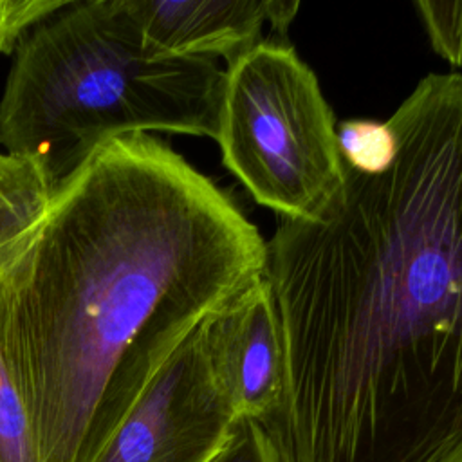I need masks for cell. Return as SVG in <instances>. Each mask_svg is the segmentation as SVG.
Listing matches in <instances>:
<instances>
[{
  "label": "cell",
  "instance_id": "cell-1",
  "mask_svg": "<svg viewBox=\"0 0 462 462\" xmlns=\"http://www.w3.org/2000/svg\"><path fill=\"white\" fill-rule=\"evenodd\" d=\"M388 123V170L345 166L265 242L285 383L258 424L280 462H462V74Z\"/></svg>",
  "mask_w": 462,
  "mask_h": 462
},
{
  "label": "cell",
  "instance_id": "cell-2",
  "mask_svg": "<svg viewBox=\"0 0 462 462\" xmlns=\"http://www.w3.org/2000/svg\"><path fill=\"white\" fill-rule=\"evenodd\" d=\"M263 269L256 226L168 143L99 146L0 278L40 462H88L175 348Z\"/></svg>",
  "mask_w": 462,
  "mask_h": 462
},
{
  "label": "cell",
  "instance_id": "cell-3",
  "mask_svg": "<svg viewBox=\"0 0 462 462\" xmlns=\"http://www.w3.org/2000/svg\"><path fill=\"white\" fill-rule=\"evenodd\" d=\"M224 70L153 54L125 0H72L16 51L0 97V144L60 186L130 134L217 135Z\"/></svg>",
  "mask_w": 462,
  "mask_h": 462
},
{
  "label": "cell",
  "instance_id": "cell-4",
  "mask_svg": "<svg viewBox=\"0 0 462 462\" xmlns=\"http://www.w3.org/2000/svg\"><path fill=\"white\" fill-rule=\"evenodd\" d=\"M215 141L222 164L280 218L316 215L345 180L334 112L282 38L267 36L227 63Z\"/></svg>",
  "mask_w": 462,
  "mask_h": 462
},
{
  "label": "cell",
  "instance_id": "cell-5",
  "mask_svg": "<svg viewBox=\"0 0 462 462\" xmlns=\"http://www.w3.org/2000/svg\"><path fill=\"white\" fill-rule=\"evenodd\" d=\"M206 319L144 384L88 462H209L224 446L238 417L215 377Z\"/></svg>",
  "mask_w": 462,
  "mask_h": 462
},
{
  "label": "cell",
  "instance_id": "cell-6",
  "mask_svg": "<svg viewBox=\"0 0 462 462\" xmlns=\"http://www.w3.org/2000/svg\"><path fill=\"white\" fill-rule=\"evenodd\" d=\"M215 377L238 420H263L278 406L285 383L280 319L265 276L206 319Z\"/></svg>",
  "mask_w": 462,
  "mask_h": 462
},
{
  "label": "cell",
  "instance_id": "cell-7",
  "mask_svg": "<svg viewBox=\"0 0 462 462\" xmlns=\"http://www.w3.org/2000/svg\"><path fill=\"white\" fill-rule=\"evenodd\" d=\"M144 45L170 58H235L262 43L265 25L287 40L300 2L289 0H125Z\"/></svg>",
  "mask_w": 462,
  "mask_h": 462
},
{
  "label": "cell",
  "instance_id": "cell-8",
  "mask_svg": "<svg viewBox=\"0 0 462 462\" xmlns=\"http://www.w3.org/2000/svg\"><path fill=\"white\" fill-rule=\"evenodd\" d=\"M58 186L32 157L0 152V278L31 249Z\"/></svg>",
  "mask_w": 462,
  "mask_h": 462
},
{
  "label": "cell",
  "instance_id": "cell-9",
  "mask_svg": "<svg viewBox=\"0 0 462 462\" xmlns=\"http://www.w3.org/2000/svg\"><path fill=\"white\" fill-rule=\"evenodd\" d=\"M0 462H40L31 413L11 348L0 283Z\"/></svg>",
  "mask_w": 462,
  "mask_h": 462
},
{
  "label": "cell",
  "instance_id": "cell-10",
  "mask_svg": "<svg viewBox=\"0 0 462 462\" xmlns=\"http://www.w3.org/2000/svg\"><path fill=\"white\" fill-rule=\"evenodd\" d=\"M336 141L343 164L368 175L388 170L397 152V137L388 121H339L336 123Z\"/></svg>",
  "mask_w": 462,
  "mask_h": 462
},
{
  "label": "cell",
  "instance_id": "cell-11",
  "mask_svg": "<svg viewBox=\"0 0 462 462\" xmlns=\"http://www.w3.org/2000/svg\"><path fill=\"white\" fill-rule=\"evenodd\" d=\"M70 0H0V54H16L29 34Z\"/></svg>",
  "mask_w": 462,
  "mask_h": 462
},
{
  "label": "cell",
  "instance_id": "cell-12",
  "mask_svg": "<svg viewBox=\"0 0 462 462\" xmlns=\"http://www.w3.org/2000/svg\"><path fill=\"white\" fill-rule=\"evenodd\" d=\"M433 51L451 67L462 65V2H415Z\"/></svg>",
  "mask_w": 462,
  "mask_h": 462
},
{
  "label": "cell",
  "instance_id": "cell-13",
  "mask_svg": "<svg viewBox=\"0 0 462 462\" xmlns=\"http://www.w3.org/2000/svg\"><path fill=\"white\" fill-rule=\"evenodd\" d=\"M209 462H280L274 446L256 420H238Z\"/></svg>",
  "mask_w": 462,
  "mask_h": 462
}]
</instances>
